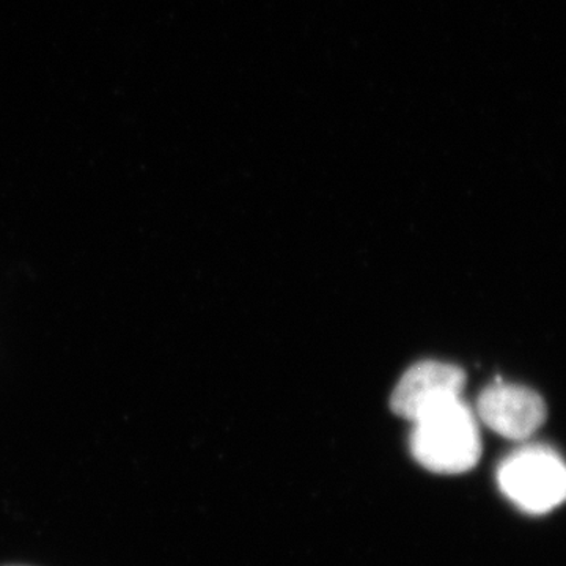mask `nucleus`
Returning <instances> with one entry per match:
<instances>
[{
	"instance_id": "obj_1",
	"label": "nucleus",
	"mask_w": 566,
	"mask_h": 566,
	"mask_svg": "<svg viewBox=\"0 0 566 566\" xmlns=\"http://www.w3.org/2000/svg\"><path fill=\"white\" fill-rule=\"evenodd\" d=\"M409 447L417 463L434 474H463L482 455L479 423L461 397L431 406L415 420Z\"/></svg>"
},
{
	"instance_id": "obj_3",
	"label": "nucleus",
	"mask_w": 566,
	"mask_h": 566,
	"mask_svg": "<svg viewBox=\"0 0 566 566\" xmlns=\"http://www.w3.org/2000/svg\"><path fill=\"white\" fill-rule=\"evenodd\" d=\"M476 411L482 422L512 441H524L545 423L546 405L528 387L495 382L480 394Z\"/></svg>"
},
{
	"instance_id": "obj_2",
	"label": "nucleus",
	"mask_w": 566,
	"mask_h": 566,
	"mask_svg": "<svg viewBox=\"0 0 566 566\" xmlns=\"http://www.w3.org/2000/svg\"><path fill=\"white\" fill-rule=\"evenodd\" d=\"M497 483L517 509L545 515L566 501V464L549 447L526 446L502 461Z\"/></svg>"
},
{
	"instance_id": "obj_4",
	"label": "nucleus",
	"mask_w": 566,
	"mask_h": 566,
	"mask_svg": "<svg viewBox=\"0 0 566 566\" xmlns=\"http://www.w3.org/2000/svg\"><path fill=\"white\" fill-rule=\"evenodd\" d=\"M465 374L460 367L439 360L412 365L394 389L390 408L398 417L415 422L431 406L461 397Z\"/></svg>"
}]
</instances>
